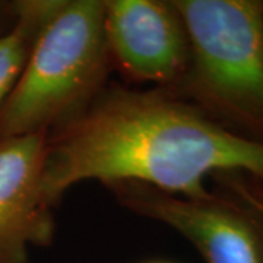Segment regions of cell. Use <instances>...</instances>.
<instances>
[{
    "label": "cell",
    "mask_w": 263,
    "mask_h": 263,
    "mask_svg": "<svg viewBox=\"0 0 263 263\" xmlns=\"http://www.w3.org/2000/svg\"><path fill=\"white\" fill-rule=\"evenodd\" d=\"M65 0L16 2V22L8 34L0 37V107L8 98L27 65L29 54Z\"/></svg>",
    "instance_id": "52a82bcc"
},
{
    "label": "cell",
    "mask_w": 263,
    "mask_h": 263,
    "mask_svg": "<svg viewBox=\"0 0 263 263\" xmlns=\"http://www.w3.org/2000/svg\"><path fill=\"white\" fill-rule=\"evenodd\" d=\"M216 179L221 181V184H224L230 193L252 208L263 221V179L243 173L219 174Z\"/></svg>",
    "instance_id": "ba28073f"
},
{
    "label": "cell",
    "mask_w": 263,
    "mask_h": 263,
    "mask_svg": "<svg viewBox=\"0 0 263 263\" xmlns=\"http://www.w3.org/2000/svg\"><path fill=\"white\" fill-rule=\"evenodd\" d=\"M108 187L133 212L174 228L206 263H263V221L230 192L183 197L139 183Z\"/></svg>",
    "instance_id": "277c9868"
},
{
    "label": "cell",
    "mask_w": 263,
    "mask_h": 263,
    "mask_svg": "<svg viewBox=\"0 0 263 263\" xmlns=\"http://www.w3.org/2000/svg\"><path fill=\"white\" fill-rule=\"evenodd\" d=\"M47 132L0 141V263H28L31 247L54 237L51 205L41 193Z\"/></svg>",
    "instance_id": "8992f818"
},
{
    "label": "cell",
    "mask_w": 263,
    "mask_h": 263,
    "mask_svg": "<svg viewBox=\"0 0 263 263\" xmlns=\"http://www.w3.org/2000/svg\"><path fill=\"white\" fill-rule=\"evenodd\" d=\"M104 32L110 59L132 79L173 89L184 75L187 35L171 2H104Z\"/></svg>",
    "instance_id": "5b68a950"
},
{
    "label": "cell",
    "mask_w": 263,
    "mask_h": 263,
    "mask_svg": "<svg viewBox=\"0 0 263 263\" xmlns=\"http://www.w3.org/2000/svg\"><path fill=\"white\" fill-rule=\"evenodd\" d=\"M145 263H171V262H162V260H154V262H145Z\"/></svg>",
    "instance_id": "9c48e42d"
},
{
    "label": "cell",
    "mask_w": 263,
    "mask_h": 263,
    "mask_svg": "<svg viewBox=\"0 0 263 263\" xmlns=\"http://www.w3.org/2000/svg\"><path fill=\"white\" fill-rule=\"evenodd\" d=\"M110 60L104 2H63L0 107V141L75 120L100 94Z\"/></svg>",
    "instance_id": "3957f363"
},
{
    "label": "cell",
    "mask_w": 263,
    "mask_h": 263,
    "mask_svg": "<svg viewBox=\"0 0 263 263\" xmlns=\"http://www.w3.org/2000/svg\"><path fill=\"white\" fill-rule=\"evenodd\" d=\"M230 173L263 179V143L227 130L173 92L114 88L48 135L41 193L54 206L67 189L97 180L203 197L208 176Z\"/></svg>",
    "instance_id": "6da1fadb"
},
{
    "label": "cell",
    "mask_w": 263,
    "mask_h": 263,
    "mask_svg": "<svg viewBox=\"0 0 263 263\" xmlns=\"http://www.w3.org/2000/svg\"><path fill=\"white\" fill-rule=\"evenodd\" d=\"M189 43L170 92L216 124L263 143V2L173 0Z\"/></svg>",
    "instance_id": "7a4b0ae2"
}]
</instances>
